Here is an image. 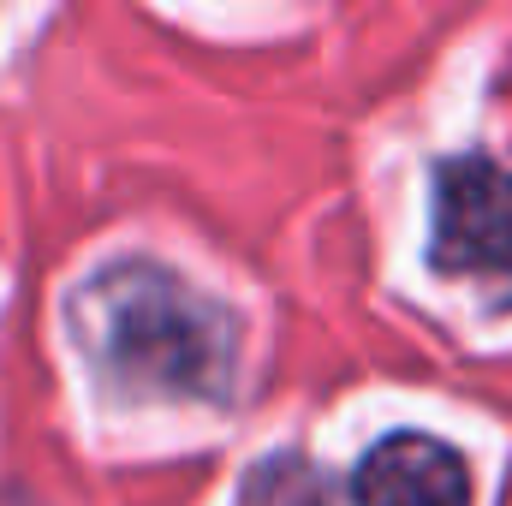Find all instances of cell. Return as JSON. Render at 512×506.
<instances>
[{"instance_id": "obj_1", "label": "cell", "mask_w": 512, "mask_h": 506, "mask_svg": "<svg viewBox=\"0 0 512 506\" xmlns=\"http://www.w3.org/2000/svg\"><path fill=\"white\" fill-rule=\"evenodd\" d=\"M66 322L84 358L143 399L227 405L239 393V316L149 256L96 268L66 298Z\"/></svg>"}, {"instance_id": "obj_2", "label": "cell", "mask_w": 512, "mask_h": 506, "mask_svg": "<svg viewBox=\"0 0 512 506\" xmlns=\"http://www.w3.org/2000/svg\"><path fill=\"white\" fill-rule=\"evenodd\" d=\"M429 262L453 280H477L512 298V173L489 155H453L435 167Z\"/></svg>"}, {"instance_id": "obj_3", "label": "cell", "mask_w": 512, "mask_h": 506, "mask_svg": "<svg viewBox=\"0 0 512 506\" xmlns=\"http://www.w3.org/2000/svg\"><path fill=\"white\" fill-rule=\"evenodd\" d=\"M352 506H471V465L435 435H387L352 465Z\"/></svg>"}]
</instances>
